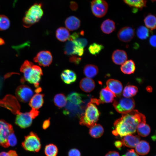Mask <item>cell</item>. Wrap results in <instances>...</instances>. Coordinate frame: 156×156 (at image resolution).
Wrapping results in <instances>:
<instances>
[{
    "instance_id": "cell-1",
    "label": "cell",
    "mask_w": 156,
    "mask_h": 156,
    "mask_svg": "<svg viewBox=\"0 0 156 156\" xmlns=\"http://www.w3.org/2000/svg\"><path fill=\"white\" fill-rule=\"evenodd\" d=\"M146 117L137 110L122 114V117L114 123L112 134L121 137L135 133L138 125L146 123Z\"/></svg>"
},
{
    "instance_id": "cell-2",
    "label": "cell",
    "mask_w": 156,
    "mask_h": 156,
    "mask_svg": "<svg viewBox=\"0 0 156 156\" xmlns=\"http://www.w3.org/2000/svg\"><path fill=\"white\" fill-rule=\"evenodd\" d=\"M20 71L23 73L26 81L33 84L36 88L39 87L41 76L43 75L42 70L39 66L26 60L21 65Z\"/></svg>"
},
{
    "instance_id": "cell-3",
    "label": "cell",
    "mask_w": 156,
    "mask_h": 156,
    "mask_svg": "<svg viewBox=\"0 0 156 156\" xmlns=\"http://www.w3.org/2000/svg\"><path fill=\"white\" fill-rule=\"evenodd\" d=\"M43 14L42 4L40 3H34L25 13L23 20V26L26 28H29L38 22Z\"/></svg>"
},
{
    "instance_id": "cell-4",
    "label": "cell",
    "mask_w": 156,
    "mask_h": 156,
    "mask_svg": "<svg viewBox=\"0 0 156 156\" xmlns=\"http://www.w3.org/2000/svg\"><path fill=\"white\" fill-rule=\"evenodd\" d=\"M100 114V112L95 105L90 101L87 105L83 116L80 118L79 123L90 127L96 123Z\"/></svg>"
},
{
    "instance_id": "cell-5",
    "label": "cell",
    "mask_w": 156,
    "mask_h": 156,
    "mask_svg": "<svg viewBox=\"0 0 156 156\" xmlns=\"http://www.w3.org/2000/svg\"><path fill=\"white\" fill-rule=\"evenodd\" d=\"M135 102L132 98L118 97L114 101L113 105L116 110L122 114L126 113L133 109Z\"/></svg>"
},
{
    "instance_id": "cell-6",
    "label": "cell",
    "mask_w": 156,
    "mask_h": 156,
    "mask_svg": "<svg viewBox=\"0 0 156 156\" xmlns=\"http://www.w3.org/2000/svg\"><path fill=\"white\" fill-rule=\"evenodd\" d=\"M22 146L26 151L38 152L41 148L40 139L36 133L31 132L29 134L25 136Z\"/></svg>"
},
{
    "instance_id": "cell-7",
    "label": "cell",
    "mask_w": 156,
    "mask_h": 156,
    "mask_svg": "<svg viewBox=\"0 0 156 156\" xmlns=\"http://www.w3.org/2000/svg\"><path fill=\"white\" fill-rule=\"evenodd\" d=\"M14 131L11 125L5 121L0 120V145L4 148L8 147V138L10 133Z\"/></svg>"
},
{
    "instance_id": "cell-8",
    "label": "cell",
    "mask_w": 156,
    "mask_h": 156,
    "mask_svg": "<svg viewBox=\"0 0 156 156\" xmlns=\"http://www.w3.org/2000/svg\"><path fill=\"white\" fill-rule=\"evenodd\" d=\"M91 9L94 16L101 18L104 16L107 11L108 4L104 0H93L91 2Z\"/></svg>"
},
{
    "instance_id": "cell-9",
    "label": "cell",
    "mask_w": 156,
    "mask_h": 156,
    "mask_svg": "<svg viewBox=\"0 0 156 156\" xmlns=\"http://www.w3.org/2000/svg\"><path fill=\"white\" fill-rule=\"evenodd\" d=\"M0 106L9 109L14 114H17L20 112L19 104L16 98L12 95H7L0 100Z\"/></svg>"
},
{
    "instance_id": "cell-10",
    "label": "cell",
    "mask_w": 156,
    "mask_h": 156,
    "mask_svg": "<svg viewBox=\"0 0 156 156\" xmlns=\"http://www.w3.org/2000/svg\"><path fill=\"white\" fill-rule=\"evenodd\" d=\"M115 97H116L114 94L106 87L102 89L101 90L99 99H91L90 101L92 103L99 105L101 103L112 102Z\"/></svg>"
},
{
    "instance_id": "cell-11",
    "label": "cell",
    "mask_w": 156,
    "mask_h": 156,
    "mask_svg": "<svg viewBox=\"0 0 156 156\" xmlns=\"http://www.w3.org/2000/svg\"><path fill=\"white\" fill-rule=\"evenodd\" d=\"M32 89L28 86L22 85L16 89L15 94L17 98L20 101L27 102L29 101L33 94Z\"/></svg>"
},
{
    "instance_id": "cell-12",
    "label": "cell",
    "mask_w": 156,
    "mask_h": 156,
    "mask_svg": "<svg viewBox=\"0 0 156 156\" xmlns=\"http://www.w3.org/2000/svg\"><path fill=\"white\" fill-rule=\"evenodd\" d=\"M53 57L49 51H42L38 52L33 58V61L44 67L49 66L51 63Z\"/></svg>"
},
{
    "instance_id": "cell-13",
    "label": "cell",
    "mask_w": 156,
    "mask_h": 156,
    "mask_svg": "<svg viewBox=\"0 0 156 156\" xmlns=\"http://www.w3.org/2000/svg\"><path fill=\"white\" fill-rule=\"evenodd\" d=\"M33 119L29 112L24 113L20 112L17 114L15 123L21 128H25L31 125Z\"/></svg>"
},
{
    "instance_id": "cell-14",
    "label": "cell",
    "mask_w": 156,
    "mask_h": 156,
    "mask_svg": "<svg viewBox=\"0 0 156 156\" xmlns=\"http://www.w3.org/2000/svg\"><path fill=\"white\" fill-rule=\"evenodd\" d=\"M107 87L114 93L115 96H121L123 89L121 83L118 80L113 79H108L106 83Z\"/></svg>"
},
{
    "instance_id": "cell-15",
    "label": "cell",
    "mask_w": 156,
    "mask_h": 156,
    "mask_svg": "<svg viewBox=\"0 0 156 156\" xmlns=\"http://www.w3.org/2000/svg\"><path fill=\"white\" fill-rule=\"evenodd\" d=\"M134 35V29L130 27H125L120 29L118 32L117 36L118 39L124 42L130 41Z\"/></svg>"
},
{
    "instance_id": "cell-16",
    "label": "cell",
    "mask_w": 156,
    "mask_h": 156,
    "mask_svg": "<svg viewBox=\"0 0 156 156\" xmlns=\"http://www.w3.org/2000/svg\"><path fill=\"white\" fill-rule=\"evenodd\" d=\"M113 62L117 65H122L127 59L126 53L123 50L117 49L114 51L112 55Z\"/></svg>"
},
{
    "instance_id": "cell-17",
    "label": "cell",
    "mask_w": 156,
    "mask_h": 156,
    "mask_svg": "<svg viewBox=\"0 0 156 156\" xmlns=\"http://www.w3.org/2000/svg\"><path fill=\"white\" fill-rule=\"evenodd\" d=\"M140 140L139 136L129 134L124 136L122 142L123 144L127 147L133 148L135 147Z\"/></svg>"
},
{
    "instance_id": "cell-18",
    "label": "cell",
    "mask_w": 156,
    "mask_h": 156,
    "mask_svg": "<svg viewBox=\"0 0 156 156\" xmlns=\"http://www.w3.org/2000/svg\"><path fill=\"white\" fill-rule=\"evenodd\" d=\"M61 77L63 81L67 84H70L76 80L77 76L75 73L70 69H65L61 74Z\"/></svg>"
},
{
    "instance_id": "cell-19",
    "label": "cell",
    "mask_w": 156,
    "mask_h": 156,
    "mask_svg": "<svg viewBox=\"0 0 156 156\" xmlns=\"http://www.w3.org/2000/svg\"><path fill=\"white\" fill-rule=\"evenodd\" d=\"M66 28L70 31H73L78 29L81 24L80 20L74 16H70L68 17L65 21Z\"/></svg>"
},
{
    "instance_id": "cell-20",
    "label": "cell",
    "mask_w": 156,
    "mask_h": 156,
    "mask_svg": "<svg viewBox=\"0 0 156 156\" xmlns=\"http://www.w3.org/2000/svg\"><path fill=\"white\" fill-rule=\"evenodd\" d=\"M95 86L94 81L88 77L83 78L79 83L81 89L86 92H90L92 91L94 89Z\"/></svg>"
},
{
    "instance_id": "cell-21",
    "label": "cell",
    "mask_w": 156,
    "mask_h": 156,
    "mask_svg": "<svg viewBox=\"0 0 156 156\" xmlns=\"http://www.w3.org/2000/svg\"><path fill=\"white\" fill-rule=\"evenodd\" d=\"M44 94L37 93L31 98L29 103V105L32 108L38 109L41 107L44 103Z\"/></svg>"
},
{
    "instance_id": "cell-22",
    "label": "cell",
    "mask_w": 156,
    "mask_h": 156,
    "mask_svg": "<svg viewBox=\"0 0 156 156\" xmlns=\"http://www.w3.org/2000/svg\"><path fill=\"white\" fill-rule=\"evenodd\" d=\"M137 153L141 155L147 154L150 150V146L148 142L144 140H141L137 144L135 147Z\"/></svg>"
},
{
    "instance_id": "cell-23",
    "label": "cell",
    "mask_w": 156,
    "mask_h": 156,
    "mask_svg": "<svg viewBox=\"0 0 156 156\" xmlns=\"http://www.w3.org/2000/svg\"><path fill=\"white\" fill-rule=\"evenodd\" d=\"M79 47L80 46L76 45L73 41L68 39L65 45L64 53L70 56L75 55L76 51Z\"/></svg>"
},
{
    "instance_id": "cell-24",
    "label": "cell",
    "mask_w": 156,
    "mask_h": 156,
    "mask_svg": "<svg viewBox=\"0 0 156 156\" xmlns=\"http://www.w3.org/2000/svg\"><path fill=\"white\" fill-rule=\"evenodd\" d=\"M101 29L103 32L106 34H109L112 32L115 29L114 22L109 19L104 21L101 24Z\"/></svg>"
},
{
    "instance_id": "cell-25",
    "label": "cell",
    "mask_w": 156,
    "mask_h": 156,
    "mask_svg": "<svg viewBox=\"0 0 156 156\" xmlns=\"http://www.w3.org/2000/svg\"><path fill=\"white\" fill-rule=\"evenodd\" d=\"M81 94L76 92H72L67 96V100L70 103L77 106H80L83 103Z\"/></svg>"
},
{
    "instance_id": "cell-26",
    "label": "cell",
    "mask_w": 156,
    "mask_h": 156,
    "mask_svg": "<svg viewBox=\"0 0 156 156\" xmlns=\"http://www.w3.org/2000/svg\"><path fill=\"white\" fill-rule=\"evenodd\" d=\"M135 69V64L132 60L126 61L120 67L121 71L124 74H130L133 73Z\"/></svg>"
},
{
    "instance_id": "cell-27",
    "label": "cell",
    "mask_w": 156,
    "mask_h": 156,
    "mask_svg": "<svg viewBox=\"0 0 156 156\" xmlns=\"http://www.w3.org/2000/svg\"><path fill=\"white\" fill-rule=\"evenodd\" d=\"M99 70L98 67L96 65L88 64L84 68L83 73L88 78H92L94 77L98 74Z\"/></svg>"
},
{
    "instance_id": "cell-28",
    "label": "cell",
    "mask_w": 156,
    "mask_h": 156,
    "mask_svg": "<svg viewBox=\"0 0 156 156\" xmlns=\"http://www.w3.org/2000/svg\"><path fill=\"white\" fill-rule=\"evenodd\" d=\"M104 129L100 124H95L90 127L89 133L92 137L94 138H98L103 135Z\"/></svg>"
},
{
    "instance_id": "cell-29",
    "label": "cell",
    "mask_w": 156,
    "mask_h": 156,
    "mask_svg": "<svg viewBox=\"0 0 156 156\" xmlns=\"http://www.w3.org/2000/svg\"><path fill=\"white\" fill-rule=\"evenodd\" d=\"M56 36L57 39L61 42H65L68 39L70 33L66 28L61 27L58 28L56 31Z\"/></svg>"
},
{
    "instance_id": "cell-30",
    "label": "cell",
    "mask_w": 156,
    "mask_h": 156,
    "mask_svg": "<svg viewBox=\"0 0 156 156\" xmlns=\"http://www.w3.org/2000/svg\"><path fill=\"white\" fill-rule=\"evenodd\" d=\"M144 22L148 28L153 30L156 28V15L149 14L144 18Z\"/></svg>"
},
{
    "instance_id": "cell-31",
    "label": "cell",
    "mask_w": 156,
    "mask_h": 156,
    "mask_svg": "<svg viewBox=\"0 0 156 156\" xmlns=\"http://www.w3.org/2000/svg\"><path fill=\"white\" fill-rule=\"evenodd\" d=\"M126 4L135 9L141 10L146 6V0H123Z\"/></svg>"
},
{
    "instance_id": "cell-32",
    "label": "cell",
    "mask_w": 156,
    "mask_h": 156,
    "mask_svg": "<svg viewBox=\"0 0 156 156\" xmlns=\"http://www.w3.org/2000/svg\"><path fill=\"white\" fill-rule=\"evenodd\" d=\"M136 130L139 135L143 137H146L150 134L151 128L148 124L144 123H141L138 125Z\"/></svg>"
},
{
    "instance_id": "cell-33",
    "label": "cell",
    "mask_w": 156,
    "mask_h": 156,
    "mask_svg": "<svg viewBox=\"0 0 156 156\" xmlns=\"http://www.w3.org/2000/svg\"><path fill=\"white\" fill-rule=\"evenodd\" d=\"M67 99L63 93L57 94L54 96L53 101L55 105L57 107L62 108L64 107L67 103Z\"/></svg>"
},
{
    "instance_id": "cell-34",
    "label": "cell",
    "mask_w": 156,
    "mask_h": 156,
    "mask_svg": "<svg viewBox=\"0 0 156 156\" xmlns=\"http://www.w3.org/2000/svg\"><path fill=\"white\" fill-rule=\"evenodd\" d=\"M138 92L137 87L133 85H127L125 87L123 91V96L126 98H131L135 95Z\"/></svg>"
},
{
    "instance_id": "cell-35",
    "label": "cell",
    "mask_w": 156,
    "mask_h": 156,
    "mask_svg": "<svg viewBox=\"0 0 156 156\" xmlns=\"http://www.w3.org/2000/svg\"><path fill=\"white\" fill-rule=\"evenodd\" d=\"M150 32L147 28L143 26H141L137 29L136 34L139 38L141 40H144L149 36Z\"/></svg>"
},
{
    "instance_id": "cell-36",
    "label": "cell",
    "mask_w": 156,
    "mask_h": 156,
    "mask_svg": "<svg viewBox=\"0 0 156 156\" xmlns=\"http://www.w3.org/2000/svg\"><path fill=\"white\" fill-rule=\"evenodd\" d=\"M58 152L57 146L53 144L46 146L44 148V153L46 156H56Z\"/></svg>"
},
{
    "instance_id": "cell-37",
    "label": "cell",
    "mask_w": 156,
    "mask_h": 156,
    "mask_svg": "<svg viewBox=\"0 0 156 156\" xmlns=\"http://www.w3.org/2000/svg\"><path fill=\"white\" fill-rule=\"evenodd\" d=\"M104 48L102 45L94 43L89 47L88 50L89 52L93 55H96Z\"/></svg>"
},
{
    "instance_id": "cell-38",
    "label": "cell",
    "mask_w": 156,
    "mask_h": 156,
    "mask_svg": "<svg viewBox=\"0 0 156 156\" xmlns=\"http://www.w3.org/2000/svg\"><path fill=\"white\" fill-rule=\"evenodd\" d=\"M10 25V21L9 18L4 15H0V31L8 29Z\"/></svg>"
},
{
    "instance_id": "cell-39",
    "label": "cell",
    "mask_w": 156,
    "mask_h": 156,
    "mask_svg": "<svg viewBox=\"0 0 156 156\" xmlns=\"http://www.w3.org/2000/svg\"><path fill=\"white\" fill-rule=\"evenodd\" d=\"M8 140L10 146H14L16 145L17 143V140L14 131L10 133L8 136Z\"/></svg>"
},
{
    "instance_id": "cell-40",
    "label": "cell",
    "mask_w": 156,
    "mask_h": 156,
    "mask_svg": "<svg viewBox=\"0 0 156 156\" xmlns=\"http://www.w3.org/2000/svg\"><path fill=\"white\" fill-rule=\"evenodd\" d=\"M81 58L74 55L70 56L69 58L70 62L74 63L76 65L79 64L80 62Z\"/></svg>"
},
{
    "instance_id": "cell-41",
    "label": "cell",
    "mask_w": 156,
    "mask_h": 156,
    "mask_svg": "<svg viewBox=\"0 0 156 156\" xmlns=\"http://www.w3.org/2000/svg\"><path fill=\"white\" fill-rule=\"evenodd\" d=\"M0 156H18V154L15 151L11 150L8 152L0 153Z\"/></svg>"
},
{
    "instance_id": "cell-42",
    "label": "cell",
    "mask_w": 156,
    "mask_h": 156,
    "mask_svg": "<svg viewBox=\"0 0 156 156\" xmlns=\"http://www.w3.org/2000/svg\"><path fill=\"white\" fill-rule=\"evenodd\" d=\"M68 156H81L79 151L77 149L73 148L69 151Z\"/></svg>"
},
{
    "instance_id": "cell-43",
    "label": "cell",
    "mask_w": 156,
    "mask_h": 156,
    "mask_svg": "<svg viewBox=\"0 0 156 156\" xmlns=\"http://www.w3.org/2000/svg\"><path fill=\"white\" fill-rule=\"evenodd\" d=\"M149 42L152 46L156 48V35L152 36L149 39Z\"/></svg>"
},
{
    "instance_id": "cell-44",
    "label": "cell",
    "mask_w": 156,
    "mask_h": 156,
    "mask_svg": "<svg viewBox=\"0 0 156 156\" xmlns=\"http://www.w3.org/2000/svg\"><path fill=\"white\" fill-rule=\"evenodd\" d=\"M29 112L33 119L36 118L38 115L39 112L37 109L32 108Z\"/></svg>"
},
{
    "instance_id": "cell-45",
    "label": "cell",
    "mask_w": 156,
    "mask_h": 156,
    "mask_svg": "<svg viewBox=\"0 0 156 156\" xmlns=\"http://www.w3.org/2000/svg\"><path fill=\"white\" fill-rule=\"evenodd\" d=\"M124 155L125 156H139L133 149L128 150Z\"/></svg>"
},
{
    "instance_id": "cell-46",
    "label": "cell",
    "mask_w": 156,
    "mask_h": 156,
    "mask_svg": "<svg viewBox=\"0 0 156 156\" xmlns=\"http://www.w3.org/2000/svg\"><path fill=\"white\" fill-rule=\"evenodd\" d=\"M50 118L45 120L42 124V128L44 129H46L49 126L50 124Z\"/></svg>"
},
{
    "instance_id": "cell-47",
    "label": "cell",
    "mask_w": 156,
    "mask_h": 156,
    "mask_svg": "<svg viewBox=\"0 0 156 156\" xmlns=\"http://www.w3.org/2000/svg\"><path fill=\"white\" fill-rule=\"evenodd\" d=\"M105 156H120L118 153L116 151H110L106 154Z\"/></svg>"
},
{
    "instance_id": "cell-48",
    "label": "cell",
    "mask_w": 156,
    "mask_h": 156,
    "mask_svg": "<svg viewBox=\"0 0 156 156\" xmlns=\"http://www.w3.org/2000/svg\"><path fill=\"white\" fill-rule=\"evenodd\" d=\"M114 144L116 148H118L120 149L122 146L123 143L122 141L118 140L115 141Z\"/></svg>"
},
{
    "instance_id": "cell-49",
    "label": "cell",
    "mask_w": 156,
    "mask_h": 156,
    "mask_svg": "<svg viewBox=\"0 0 156 156\" xmlns=\"http://www.w3.org/2000/svg\"><path fill=\"white\" fill-rule=\"evenodd\" d=\"M13 74L18 75V74H19L17 73L13 72L8 73L5 75L4 76V79H5L11 76L12 75H13Z\"/></svg>"
},
{
    "instance_id": "cell-50",
    "label": "cell",
    "mask_w": 156,
    "mask_h": 156,
    "mask_svg": "<svg viewBox=\"0 0 156 156\" xmlns=\"http://www.w3.org/2000/svg\"><path fill=\"white\" fill-rule=\"evenodd\" d=\"M5 43L4 40L2 38H0V45L4 44Z\"/></svg>"
},
{
    "instance_id": "cell-51",
    "label": "cell",
    "mask_w": 156,
    "mask_h": 156,
    "mask_svg": "<svg viewBox=\"0 0 156 156\" xmlns=\"http://www.w3.org/2000/svg\"><path fill=\"white\" fill-rule=\"evenodd\" d=\"M42 90V89L41 88L38 87L35 90V92L37 93H39Z\"/></svg>"
},
{
    "instance_id": "cell-52",
    "label": "cell",
    "mask_w": 156,
    "mask_h": 156,
    "mask_svg": "<svg viewBox=\"0 0 156 156\" xmlns=\"http://www.w3.org/2000/svg\"><path fill=\"white\" fill-rule=\"evenodd\" d=\"M146 89L149 92L152 91V88L150 86H148L146 87Z\"/></svg>"
},
{
    "instance_id": "cell-53",
    "label": "cell",
    "mask_w": 156,
    "mask_h": 156,
    "mask_svg": "<svg viewBox=\"0 0 156 156\" xmlns=\"http://www.w3.org/2000/svg\"><path fill=\"white\" fill-rule=\"evenodd\" d=\"M151 138L153 140L155 141L156 140V133H155V134H154L152 136Z\"/></svg>"
},
{
    "instance_id": "cell-54",
    "label": "cell",
    "mask_w": 156,
    "mask_h": 156,
    "mask_svg": "<svg viewBox=\"0 0 156 156\" xmlns=\"http://www.w3.org/2000/svg\"><path fill=\"white\" fill-rule=\"evenodd\" d=\"M152 2H154V1H156V0H151Z\"/></svg>"
},
{
    "instance_id": "cell-55",
    "label": "cell",
    "mask_w": 156,
    "mask_h": 156,
    "mask_svg": "<svg viewBox=\"0 0 156 156\" xmlns=\"http://www.w3.org/2000/svg\"><path fill=\"white\" fill-rule=\"evenodd\" d=\"M122 156H125V155H122Z\"/></svg>"
},
{
    "instance_id": "cell-56",
    "label": "cell",
    "mask_w": 156,
    "mask_h": 156,
    "mask_svg": "<svg viewBox=\"0 0 156 156\" xmlns=\"http://www.w3.org/2000/svg\"><path fill=\"white\" fill-rule=\"evenodd\" d=\"M155 156H156V155H155Z\"/></svg>"
}]
</instances>
